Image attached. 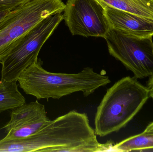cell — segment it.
<instances>
[{
    "mask_svg": "<svg viewBox=\"0 0 153 152\" xmlns=\"http://www.w3.org/2000/svg\"><path fill=\"white\" fill-rule=\"evenodd\" d=\"M63 12L73 35L104 38L110 28L104 8L97 0H67Z\"/></svg>",
    "mask_w": 153,
    "mask_h": 152,
    "instance_id": "52a82bcc",
    "label": "cell"
},
{
    "mask_svg": "<svg viewBox=\"0 0 153 152\" xmlns=\"http://www.w3.org/2000/svg\"><path fill=\"white\" fill-rule=\"evenodd\" d=\"M109 6L143 18L153 20V0H97Z\"/></svg>",
    "mask_w": 153,
    "mask_h": 152,
    "instance_id": "30bf717a",
    "label": "cell"
},
{
    "mask_svg": "<svg viewBox=\"0 0 153 152\" xmlns=\"http://www.w3.org/2000/svg\"><path fill=\"white\" fill-rule=\"evenodd\" d=\"M144 132H153V122L150 124L146 127V129L144 131Z\"/></svg>",
    "mask_w": 153,
    "mask_h": 152,
    "instance_id": "e0dca14e",
    "label": "cell"
},
{
    "mask_svg": "<svg viewBox=\"0 0 153 152\" xmlns=\"http://www.w3.org/2000/svg\"><path fill=\"white\" fill-rule=\"evenodd\" d=\"M110 27L139 37L153 36V20L103 6Z\"/></svg>",
    "mask_w": 153,
    "mask_h": 152,
    "instance_id": "ba28073f",
    "label": "cell"
},
{
    "mask_svg": "<svg viewBox=\"0 0 153 152\" xmlns=\"http://www.w3.org/2000/svg\"><path fill=\"white\" fill-rule=\"evenodd\" d=\"M11 11L0 12V22L3 20Z\"/></svg>",
    "mask_w": 153,
    "mask_h": 152,
    "instance_id": "2e32d148",
    "label": "cell"
},
{
    "mask_svg": "<svg viewBox=\"0 0 153 152\" xmlns=\"http://www.w3.org/2000/svg\"><path fill=\"white\" fill-rule=\"evenodd\" d=\"M30 0H0V12L12 11Z\"/></svg>",
    "mask_w": 153,
    "mask_h": 152,
    "instance_id": "5bb4252c",
    "label": "cell"
},
{
    "mask_svg": "<svg viewBox=\"0 0 153 152\" xmlns=\"http://www.w3.org/2000/svg\"><path fill=\"white\" fill-rule=\"evenodd\" d=\"M62 0H30L12 11L0 22V63L27 32L51 15L62 13Z\"/></svg>",
    "mask_w": 153,
    "mask_h": 152,
    "instance_id": "277c9868",
    "label": "cell"
},
{
    "mask_svg": "<svg viewBox=\"0 0 153 152\" xmlns=\"http://www.w3.org/2000/svg\"><path fill=\"white\" fill-rule=\"evenodd\" d=\"M112 142H99L85 113L71 111L53 120L33 135L4 141L6 152L110 151Z\"/></svg>",
    "mask_w": 153,
    "mask_h": 152,
    "instance_id": "6da1fadb",
    "label": "cell"
},
{
    "mask_svg": "<svg viewBox=\"0 0 153 152\" xmlns=\"http://www.w3.org/2000/svg\"><path fill=\"white\" fill-rule=\"evenodd\" d=\"M104 38L110 55L133 72L135 79L153 76L152 37L135 36L110 27Z\"/></svg>",
    "mask_w": 153,
    "mask_h": 152,
    "instance_id": "8992f818",
    "label": "cell"
},
{
    "mask_svg": "<svg viewBox=\"0 0 153 152\" xmlns=\"http://www.w3.org/2000/svg\"><path fill=\"white\" fill-rule=\"evenodd\" d=\"M50 120L48 117L14 128L7 133L3 141L20 139L33 135L48 123Z\"/></svg>",
    "mask_w": 153,
    "mask_h": 152,
    "instance_id": "4fadbf2b",
    "label": "cell"
},
{
    "mask_svg": "<svg viewBox=\"0 0 153 152\" xmlns=\"http://www.w3.org/2000/svg\"><path fill=\"white\" fill-rule=\"evenodd\" d=\"M147 88L149 90L150 96L152 97L153 100V75L150 77L149 81L147 83Z\"/></svg>",
    "mask_w": 153,
    "mask_h": 152,
    "instance_id": "9a60e30c",
    "label": "cell"
},
{
    "mask_svg": "<svg viewBox=\"0 0 153 152\" xmlns=\"http://www.w3.org/2000/svg\"><path fill=\"white\" fill-rule=\"evenodd\" d=\"M63 20L62 13L51 15L24 35L2 61L1 79L17 80L25 69L36 62L42 46Z\"/></svg>",
    "mask_w": 153,
    "mask_h": 152,
    "instance_id": "5b68a950",
    "label": "cell"
},
{
    "mask_svg": "<svg viewBox=\"0 0 153 152\" xmlns=\"http://www.w3.org/2000/svg\"><path fill=\"white\" fill-rule=\"evenodd\" d=\"M153 149V132H144L113 144L111 151H151Z\"/></svg>",
    "mask_w": 153,
    "mask_h": 152,
    "instance_id": "7c38bea8",
    "label": "cell"
},
{
    "mask_svg": "<svg viewBox=\"0 0 153 152\" xmlns=\"http://www.w3.org/2000/svg\"><path fill=\"white\" fill-rule=\"evenodd\" d=\"M40 59L25 69L18 77L19 86L26 94L39 100L60 99L76 92L87 97L100 87L111 83L108 76L94 72L90 67L75 74L53 73L43 68Z\"/></svg>",
    "mask_w": 153,
    "mask_h": 152,
    "instance_id": "7a4b0ae2",
    "label": "cell"
},
{
    "mask_svg": "<svg viewBox=\"0 0 153 152\" xmlns=\"http://www.w3.org/2000/svg\"><path fill=\"white\" fill-rule=\"evenodd\" d=\"M18 80H0V113L13 109L26 103V99L18 89Z\"/></svg>",
    "mask_w": 153,
    "mask_h": 152,
    "instance_id": "8fae6325",
    "label": "cell"
},
{
    "mask_svg": "<svg viewBox=\"0 0 153 152\" xmlns=\"http://www.w3.org/2000/svg\"><path fill=\"white\" fill-rule=\"evenodd\" d=\"M46 117L45 105L39 103L37 101L29 103H25L13 109L10 121L3 128L7 133L14 128Z\"/></svg>",
    "mask_w": 153,
    "mask_h": 152,
    "instance_id": "9c48e42d",
    "label": "cell"
},
{
    "mask_svg": "<svg viewBox=\"0 0 153 152\" xmlns=\"http://www.w3.org/2000/svg\"><path fill=\"white\" fill-rule=\"evenodd\" d=\"M150 97L149 90L134 78H123L107 89L97 107L95 134L104 137L125 127Z\"/></svg>",
    "mask_w": 153,
    "mask_h": 152,
    "instance_id": "3957f363",
    "label": "cell"
}]
</instances>
